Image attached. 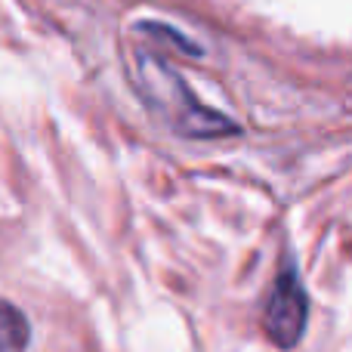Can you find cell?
Segmentation results:
<instances>
[{
  "label": "cell",
  "mask_w": 352,
  "mask_h": 352,
  "mask_svg": "<svg viewBox=\"0 0 352 352\" xmlns=\"http://www.w3.org/2000/svg\"><path fill=\"white\" fill-rule=\"evenodd\" d=\"M306 291L300 285V275L291 266L275 278L272 297L263 312V328H266L269 340L278 343L281 349H291L294 343L303 337L306 328Z\"/></svg>",
  "instance_id": "cell-1"
},
{
  "label": "cell",
  "mask_w": 352,
  "mask_h": 352,
  "mask_svg": "<svg viewBox=\"0 0 352 352\" xmlns=\"http://www.w3.org/2000/svg\"><path fill=\"white\" fill-rule=\"evenodd\" d=\"M28 346V322L12 303L0 300V352H25Z\"/></svg>",
  "instance_id": "cell-2"
}]
</instances>
